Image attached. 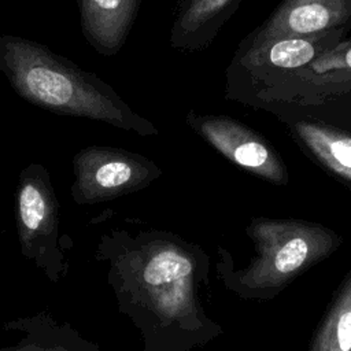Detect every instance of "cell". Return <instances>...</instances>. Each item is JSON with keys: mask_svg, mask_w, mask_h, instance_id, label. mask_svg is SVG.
<instances>
[{"mask_svg": "<svg viewBox=\"0 0 351 351\" xmlns=\"http://www.w3.org/2000/svg\"><path fill=\"white\" fill-rule=\"evenodd\" d=\"M1 329L19 333V337L0 351H101L97 343L82 336L71 324L58 321L48 311L8 319Z\"/></svg>", "mask_w": 351, "mask_h": 351, "instance_id": "obj_12", "label": "cell"}, {"mask_svg": "<svg viewBox=\"0 0 351 351\" xmlns=\"http://www.w3.org/2000/svg\"><path fill=\"white\" fill-rule=\"evenodd\" d=\"M188 125L228 160L274 185H287L289 174L274 147L259 133L228 115L189 111Z\"/></svg>", "mask_w": 351, "mask_h": 351, "instance_id": "obj_7", "label": "cell"}, {"mask_svg": "<svg viewBox=\"0 0 351 351\" xmlns=\"http://www.w3.org/2000/svg\"><path fill=\"white\" fill-rule=\"evenodd\" d=\"M245 233L255 256L236 269L223 247L217 248L215 270L225 289L245 300H270L298 277L328 259L343 243L333 229L293 218H252Z\"/></svg>", "mask_w": 351, "mask_h": 351, "instance_id": "obj_3", "label": "cell"}, {"mask_svg": "<svg viewBox=\"0 0 351 351\" xmlns=\"http://www.w3.org/2000/svg\"><path fill=\"white\" fill-rule=\"evenodd\" d=\"M0 71L25 101L47 111L104 122L141 137L156 126L97 74L84 70L49 47L15 34L0 36Z\"/></svg>", "mask_w": 351, "mask_h": 351, "instance_id": "obj_2", "label": "cell"}, {"mask_svg": "<svg viewBox=\"0 0 351 351\" xmlns=\"http://www.w3.org/2000/svg\"><path fill=\"white\" fill-rule=\"evenodd\" d=\"M240 3L241 0H176L170 47L181 52L206 49Z\"/></svg>", "mask_w": 351, "mask_h": 351, "instance_id": "obj_10", "label": "cell"}, {"mask_svg": "<svg viewBox=\"0 0 351 351\" xmlns=\"http://www.w3.org/2000/svg\"><path fill=\"white\" fill-rule=\"evenodd\" d=\"M351 92V40L319 56L308 66L256 89L258 100L269 106L321 104L337 93Z\"/></svg>", "mask_w": 351, "mask_h": 351, "instance_id": "obj_8", "label": "cell"}, {"mask_svg": "<svg viewBox=\"0 0 351 351\" xmlns=\"http://www.w3.org/2000/svg\"><path fill=\"white\" fill-rule=\"evenodd\" d=\"M143 0H78L85 41L99 53L112 56L123 47Z\"/></svg>", "mask_w": 351, "mask_h": 351, "instance_id": "obj_11", "label": "cell"}, {"mask_svg": "<svg viewBox=\"0 0 351 351\" xmlns=\"http://www.w3.org/2000/svg\"><path fill=\"white\" fill-rule=\"evenodd\" d=\"M70 195L80 206L99 204L138 192L162 176L151 159L108 145H88L73 156Z\"/></svg>", "mask_w": 351, "mask_h": 351, "instance_id": "obj_5", "label": "cell"}, {"mask_svg": "<svg viewBox=\"0 0 351 351\" xmlns=\"http://www.w3.org/2000/svg\"><path fill=\"white\" fill-rule=\"evenodd\" d=\"M351 30V0H281L250 38L315 36Z\"/></svg>", "mask_w": 351, "mask_h": 351, "instance_id": "obj_9", "label": "cell"}, {"mask_svg": "<svg viewBox=\"0 0 351 351\" xmlns=\"http://www.w3.org/2000/svg\"><path fill=\"white\" fill-rule=\"evenodd\" d=\"M300 149L351 191V133L317 119L289 122Z\"/></svg>", "mask_w": 351, "mask_h": 351, "instance_id": "obj_13", "label": "cell"}, {"mask_svg": "<svg viewBox=\"0 0 351 351\" xmlns=\"http://www.w3.org/2000/svg\"><path fill=\"white\" fill-rule=\"evenodd\" d=\"M95 258L143 351H193L223 333L200 299L211 261L199 244L160 229H111L99 237Z\"/></svg>", "mask_w": 351, "mask_h": 351, "instance_id": "obj_1", "label": "cell"}, {"mask_svg": "<svg viewBox=\"0 0 351 351\" xmlns=\"http://www.w3.org/2000/svg\"><path fill=\"white\" fill-rule=\"evenodd\" d=\"M350 30L340 29L315 36H285L271 38H245L233 63L250 82L263 88L292 74L343 43ZM258 88V89H259Z\"/></svg>", "mask_w": 351, "mask_h": 351, "instance_id": "obj_6", "label": "cell"}, {"mask_svg": "<svg viewBox=\"0 0 351 351\" xmlns=\"http://www.w3.org/2000/svg\"><path fill=\"white\" fill-rule=\"evenodd\" d=\"M15 225L21 255L56 284L69 274L67 245L60 234L59 200L41 163L21 170L15 188Z\"/></svg>", "mask_w": 351, "mask_h": 351, "instance_id": "obj_4", "label": "cell"}, {"mask_svg": "<svg viewBox=\"0 0 351 351\" xmlns=\"http://www.w3.org/2000/svg\"><path fill=\"white\" fill-rule=\"evenodd\" d=\"M308 351H351V269L318 324Z\"/></svg>", "mask_w": 351, "mask_h": 351, "instance_id": "obj_14", "label": "cell"}]
</instances>
